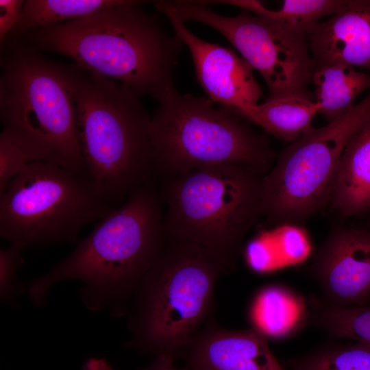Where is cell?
Returning a JSON list of instances; mask_svg holds the SVG:
<instances>
[{"label":"cell","mask_w":370,"mask_h":370,"mask_svg":"<svg viewBox=\"0 0 370 370\" xmlns=\"http://www.w3.org/2000/svg\"><path fill=\"white\" fill-rule=\"evenodd\" d=\"M173 360L168 358H156L149 366L143 370H184L176 367L173 364Z\"/></svg>","instance_id":"27"},{"label":"cell","mask_w":370,"mask_h":370,"mask_svg":"<svg viewBox=\"0 0 370 370\" xmlns=\"http://www.w3.org/2000/svg\"><path fill=\"white\" fill-rule=\"evenodd\" d=\"M310 271L326 302L366 304L370 298V231L334 229L320 246Z\"/></svg>","instance_id":"12"},{"label":"cell","mask_w":370,"mask_h":370,"mask_svg":"<svg viewBox=\"0 0 370 370\" xmlns=\"http://www.w3.org/2000/svg\"><path fill=\"white\" fill-rule=\"evenodd\" d=\"M238 7L264 18L296 35L307 38L312 27L338 12L347 0H285L275 10L255 0L210 1Z\"/></svg>","instance_id":"20"},{"label":"cell","mask_w":370,"mask_h":370,"mask_svg":"<svg viewBox=\"0 0 370 370\" xmlns=\"http://www.w3.org/2000/svg\"><path fill=\"white\" fill-rule=\"evenodd\" d=\"M21 248L10 245L0 251V295L4 303L14 304L21 288L17 272L22 262Z\"/></svg>","instance_id":"24"},{"label":"cell","mask_w":370,"mask_h":370,"mask_svg":"<svg viewBox=\"0 0 370 370\" xmlns=\"http://www.w3.org/2000/svg\"><path fill=\"white\" fill-rule=\"evenodd\" d=\"M82 370H113L106 360L103 358H90L88 359Z\"/></svg>","instance_id":"28"},{"label":"cell","mask_w":370,"mask_h":370,"mask_svg":"<svg viewBox=\"0 0 370 370\" xmlns=\"http://www.w3.org/2000/svg\"><path fill=\"white\" fill-rule=\"evenodd\" d=\"M330 203L344 217L370 209V117L352 134L341 154Z\"/></svg>","instance_id":"15"},{"label":"cell","mask_w":370,"mask_h":370,"mask_svg":"<svg viewBox=\"0 0 370 370\" xmlns=\"http://www.w3.org/2000/svg\"><path fill=\"white\" fill-rule=\"evenodd\" d=\"M228 270L205 248L168 239L132 297L126 345L156 358L184 355L211 311L219 275Z\"/></svg>","instance_id":"4"},{"label":"cell","mask_w":370,"mask_h":370,"mask_svg":"<svg viewBox=\"0 0 370 370\" xmlns=\"http://www.w3.org/2000/svg\"><path fill=\"white\" fill-rule=\"evenodd\" d=\"M308 323L330 336L370 346V306H338L323 299L308 301Z\"/></svg>","instance_id":"22"},{"label":"cell","mask_w":370,"mask_h":370,"mask_svg":"<svg viewBox=\"0 0 370 370\" xmlns=\"http://www.w3.org/2000/svg\"><path fill=\"white\" fill-rule=\"evenodd\" d=\"M0 65L1 134L32 161L87 180L77 130V66L49 60L22 40L1 45Z\"/></svg>","instance_id":"3"},{"label":"cell","mask_w":370,"mask_h":370,"mask_svg":"<svg viewBox=\"0 0 370 370\" xmlns=\"http://www.w3.org/2000/svg\"><path fill=\"white\" fill-rule=\"evenodd\" d=\"M119 0H26L5 41H16L31 31L75 20ZM4 41V42H5Z\"/></svg>","instance_id":"21"},{"label":"cell","mask_w":370,"mask_h":370,"mask_svg":"<svg viewBox=\"0 0 370 370\" xmlns=\"http://www.w3.org/2000/svg\"><path fill=\"white\" fill-rule=\"evenodd\" d=\"M164 8L184 23L199 22L222 34L260 74L269 95L310 94L314 64L307 38L244 10L219 14L204 1H165Z\"/></svg>","instance_id":"10"},{"label":"cell","mask_w":370,"mask_h":370,"mask_svg":"<svg viewBox=\"0 0 370 370\" xmlns=\"http://www.w3.org/2000/svg\"><path fill=\"white\" fill-rule=\"evenodd\" d=\"M141 1H119L89 15L35 29L21 40L42 51L71 58L78 66L154 99L174 88L184 46L157 13ZM20 40V39H19Z\"/></svg>","instance_id":"2"},{"label":"cell","mask_w":370,"mask_h":370,"mask_svg":"<svg viewBox=\"0 0 370 370\" xmlns=\"http://www.w3.org/2000/svg\"><path fill=\"white\" fill-rule=\"evenodd\" d=\"M114 208L71 170L31 161L0 194V235L22 249L76 243L86 225L99 221Z\"/></svg>","instance_id":"8"},{"label":"cell","mask_w":370,"mask_h":370,"mask_svg":"<svg viewBox=\"0 0 370 370\" xmlns=\"http://www.w3.org/2000/svg\"><path fill=\"white\" fill-rule=\"evenodd\" d=\"M169 21L173 32L189 49L197 79L208 98L234 113L258 105L263 93L252 67L232 49L193 34L173 13L157 10Z\"/></svg>","instance_id":"11"},{"label":"cell","mask_w":370,"mask_h":370,"mask_svg":"<svg viewBox=\"0 0 370 370\" xmlns=\"http://www.w3.org/2000/svg\"><path fill=\"white\" fill-rule=\"evenodd\" d=\"M236 114L289 144L314 128L319 108L310 94L287 93L269 95L264 102Z\"/></svg>","instance_id":"16"},{"label":"cell","mask_w":370,"mask_h":370,"mask_svg":"<svg viewBox=\"0 0 370 370\" xmlns=\"http://www.w3.org/2000/svg\"><path fill=\"white\" fill-rule=\"evenodd\" d=\"M150 140L156 175L168 179L203 167L241 164L267 173L276 156L267 138L230 109L175 88L156 97Z\"/></svg>","instance_id":"6"},{"label":"cell","mask_w":370,"mask_h":370,"mask_svg":"<svg viewBox=\"0 0 370 370\" xmlns=\"http://www.w3.org/2000/svg\"><path fill=\"white\" fill-rule=\"evenodd\" d=\"M75 99L87 180L115 207L156 177L151 116L130 88L78 66Z\"/></svg>","instance_id":"5"},{"label":"cell","mask_w":370,"mask_h":370,"mask_svg":"<svg viewBox=\"0 0 370 370\" xmlns=\"http://www.w3.org/2000/svg\"><path fill=\"white\" fill-rule=\"evenodd\" d=\"M311 83L319 114L328 122L348 112L356 98L370 90V75L343 63L314 66Z\"/></svg>","instance_id":"19"},{"label":"cell","mask_w":370,"mask_h":370,"mask_svg":"<svg viewBox=\"0 0 370 370\" xmlns=\"http://www.w3.org/2000/svg\"><path fill=\"white\" fill-rule=\"evenodd\" d=\"M264 175L229 164L164 180L160 194L168 239L193 243L233 268L245 235L262 216Z\"/></svg>","instance_id":"7"},{"label":"cell","mask_w":370,"mask_h":370,"mask_svg":"<svg viewBox=\"0 0 370 370\" xmlns=\"http://www.w3.org/2000/svg\"><path fill=\"white\" fill-rule=\"evenodd\" d=\"M32 160L16 143L0 134V194Z\"/></svg>","instance_id":"25"},{"label":"cell","mask_w":370,"mask_h":370,"mask_svg":"<svg viewBox=\"0 0 370 370\" xmlns=\"http://www.w3.org/2000/svg\"><path fill=\"white\" fill-rule=\"evenodd\" d=\"M164 211L154 182L134 189L67 257L31 282L32 302L42 307L53 287L73 280L81 283L80 297L88 310L127 313L138 283L167 244Z\"/></svg>","instance_id":"1"},{"label":"cell","mask_w":370,"mask_h":370,"mask_svg":"<svg viewBox=\"0 0 370 370\" xmlns=\"http://www.w3.org/2000/svg\"><path fill=\"white\" fill-rule=\"evenodd\" d=\"M290 370H370V346L328 344L286 362Z\"/></svg>","instance_id":"23"},{"label":"cell","mask_w":370,"mask_h":370,"mask_svg":"<svg viewBox=\"0 0 370 370\" xmlns=\"http://www.w3.org/2000/svg\"><path fill=\"white\" fill-rule=\"evenodd\" d=\"M370 117V92L348 112L288 145L262 180V216L273 225L299 224L330 202L341 154Z\"/></svg>","instance_id":"9"},{"label":"cell","mask_w":370,"mask_h":370,"mask_svg":"<svg viewBox=\"0 0 370 370\" xmlns=\"http://www.w3.org/2000/svg\"><path fill=\"white\" fill-rule=\"evenodd\" d=\"M312 250L307 231L298 224L286 223L259 233L248 243L245 256L253 271L265 273L299 264Z\"/></svg>","instance_id":"18"},{"label":"cell","mask_w":370,"mask_h":370,"mask_svg":"<svg viewBox=\"0 0 370 370\" xmlns=\"http://www.w3.org/2000/svg\"><path fill=\"white\" fill-rule=\"evenodd\" d=\"M314 66L343 63L370 71V0H347L307 36Z\"/></svg>","instance_id":"14"},{"label":"cell","mask_w":370,"mask_h":370,"mask_svg":"<svg viewBox=\"0 0 370 370\" xmlns=\"http://www.w3.org/2000/svg\"><path fill=\"white\" fill-rule=\"evenodd\" d=\"M23 0H0V43L4 42L16 25L23 5Z\"/></svg>","instance_id":"26"},{"label":"cell","mask_w":370,"mask_h":370,"mask_svg":"<svg viewBox=\"0 0 370 370\" xmlns=\"http://www.w3.org/2000/svg\"><path fill=\"white\" fill-rule=\"evenodd\" d=\"M249 317L251 329L266 339L287 338L308 323V303L292 290L271 284L254 297Z\"/></svg>","instance_id":"17"},{"label":"cell","mask_w":370,"mask_h":370,"mask_svg":"<svg viewBox=\"0 0 370 370\" xmlns=\"http://www.w3.org/2000/svg\"><path fill=\"white\" fill-rule=\"evenodd\" d=\"M184 354L190 370H286L267 339L252 329L209 325L198 330Z\"/></svg>","instance_id":"13"}]
</instances>
